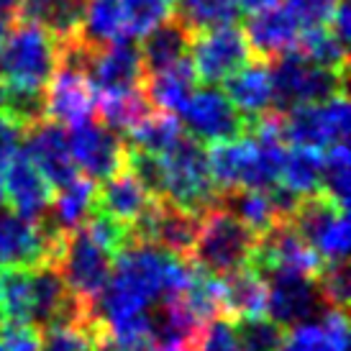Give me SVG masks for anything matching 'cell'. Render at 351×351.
I'll use <instances>...</instances> for the list:
<instances>
[{
	"mask_svg": "<svg viewBox=\"0 0 351 351\" xmlns=\"http://www.w3.org/2000/svg\"><path fill=\"white\" fill-rule=\"evenodd\" d=\"M106 328L95 318L75 326H54L41 331V351H88Z\"/></svg>",
	"mask_w": 351,
	"mask_h": 351,
	"instance_id": "cell-36",
	"label": "cell"
},
{
	"mask_svg": "<svg viewBox=\"0 0 351 351\" xmlns=\"http://www.w3.org/2000/svg\"><path fill=\"white\" fill-rule=\"evenodd\" d=\"M95 193H98L95 180H90L85 175H75L67 185L59 187V193L51 200L49 213L41 218V223L62 236L72 234L95 210Z\"/></svg>",
	"mask_w": 351,
	"mask_h": 351,
	"instance_id": "cell-18",
	"label": "cell"
},
{
	"mask_svg": "<svg viewBox=\"0 0 351 351\" xmlns=\"http://www.w3.org/2000/svg\"><path fill=\"white\" fill-rule=\"evenodd\" d=\"M175 10L177 19L193 34L215 26H228L241 13L236 0H175Z\"/></svg>",
	"mask_w": 351,
	"mask_h": 351,
	"instance_id": "cell-32",
	"label": "cell"
},
{
	"mask_svg": "<svg viewBox=\"0 0 351 351\" xmlns=\"http://www.w3.org/2000/svg\"><path fill=\"white\" fill-rule=\"evenodd\" d=\"M300 23L285 5H272L252 13V19L244 26V39L249 44L252 57L259 62H274L282 57L285 51L298 47L300 36Z\"/></svg>",
	"mask_w": 351,
	"mask_h": 351,
	"instance_id": "cell-17",
	"label": "cell"
},
{
	"mask_svg": "<svg viewBox=\"0 0 351 351\" xmlns=\"http://www.w3.org/2000/svg\"><path fill=\"white\" fill-rule=\"evenodd\" d=\"M218 205L228 213L239 218L241 223L259 236L269 231L274 223H280V215L274 210V203L269 197V190L259 187H239L218 195Z\"/></svg>",
	"mask_w": 351,
	"mask_h": 351,
	"instance_id": "cell-26",
	"label": "cell"
},
{
	"mask_svg": "<svg viewBox=\"0 0 351 351\" xmlns=\"http://www.w3.org/2000/svg\"><path fill=\"white\" fill-rule=\"evenodd\" d=\"M3 39H5V36H0V44H3Z\"/></svg>",
	"mask_w": 351,
	"mask_h": 351,
	"instance_id": "cell-48",
	"label": "cell"
},
{
	"mask_svg": "<svg viewBox=\"0 0 351 351\" xmlns=\"http://www.w3.org/2000/svg\"><path fill=\"white\" fill-rule=\"evenodd\" d=\"M318 193L331 197L336 205L349 208L351 193V156L346 144H333L328 147V154L323 156L321 167V187Z\"/></svg>",
	"mask_w": 351,
	"mask_h": 351,
	"instance_id": "cell-33",
	"label": "cell"
},
{
	"mask_svg": "<svg viewBox=\"0 0 351 351\" xmlns=\"http://www.w3.org/2000/svg\"><path fill=\"white\" fill-rule=\"evenodd\" d=\"M223 85L228 100L239 108V113L249 123L256 116H262L264 110L272 108V75H269V67L262 64L259 59L244 64L231 77H226Z\"/></svg>",
	"mask_w": 351,
	"mask_h": 351,
	"instance_id": "cell-21",
	"label": "cell"
},
{
	"mask_svg": "<svg viewBox=\"0 0 351 351\" xmlns=\"http://www.w3.org/2000/svg\"><path fill=\"white\" fill-rule=\"evenodd\" d=\"M141 39H144V44L138 47V51H141V62H144V75H152V72L172 67L175 62L187 57L193 31L187 29L180 19L169 16L149 34H144Z\"/></svg>",
	"mask_w": 351,
	"mask_h": 351,
	"instance_id": "cell-24",
	"label": "cell"
},
{
	"mask_svg": "<svg viewBox=\"0 0 351 351\" xmlns=\"http://www.w3.org/2000/svg\"><path fill=\"white\" fill-rule=\"evenodd\" d=\"M69 154L77 169H82V175L103 182L108 177H113L116 172L123 169L126 162V141L121 138V134L110 131L103 126L100 121H82L77 126H72L67 136Z\"/></svg>",
	"mask_w": 351,
	"mask_h": 351,
	"instance_id": "cell-12",
	"label": "cell"
},
{
	"mask_svg": "<svg viewBox=\"0 0 351 351\" xmlns=\"http://www.w3.org/2000/svg\"><path fill=\"white\" fill-rule=\"evenodd\" d=\"M323 154L315 147H293L285 154L280 182L298 195H313L321 187Z\"/></svg>",
	"mask_w": 351,
	"mask_h": 351,
	"instance_id": "cell-30",
	"label": "cell"
},
{
	"mask_svg": "<svg viewBox=\"0 0 351 351\" xmlns=\"http://www.w3.org/2000/svg\"><path fill=\"white\" fill-rule=\"evenodd\" d=\"M23 134H26L23 128L0 113V159H8L19 152L23 144Z\"/></svg>",
	"mask_w": 351,
	"mask_h": 351,
	"instance_id": "cell-42",
	"label": "cell"
},
{
	"mask_svg": "<svg viewBox=\"0 0 351 351\" xmlns=\"http://www.w3.org/2000/svg\"><path fill=\"white\" fill-rule=\"evenodd\" d=\"M195 69H193V62L190 57L175 62L172 67H165L159 72H152L144 77L141 82V90L147 100L152 103V108L156 110H167V113H180L182 106L187 103V98L193 95L195 85Z\"/></svg>",
	"mask_w": 351,
	"mask_h": 351,
	"instance_id": "cell-22",
	"label": "cell"
},
{
	"mask_svg": "<svg viewBox=\"0 0 351 351\" xmlns=\"http://www.w3.org/2000/svg\"><path fill=\"white\" fill-rule=\"evenodd\" d=\"M0 351H8V349H5V346H3V341H0Z\"/></svg>",
	"mask_w": 351,
	"mask_h": 351,
	"instance_id": "cell-47",
	"label": "cell"
},
{
	"mask_svg": "<svg viewBox=\"0 0 351 351\" xmlns=\"http://www.w3.org/2000/svg\"><path fill=\"white\" fill-rule=\"evenodd\" d=\"M95 113L100 123L116 134H128L152 113L144 90H95Z\"/></svg>",
	"mask_w": 351,
	"mask_h": 351,
	"instance_id": "cell-25",
	"label": "cell"
},
{
	"mask_svg": "<svg viewBox=\"0 0 351 351\" xmlns=\"http://www.w3.org/2000/svg\"><path fill=\"white\" fill-rule=\"evenodd\" d=\"M287 223L323 262H343L351 249V226L346 208L336 205L323 193L302 195Z\"/></svg>",
	"mask_w": 351,
	"mask_h": 351,
	"instance_id": "cell-5",
	"label": "cell"
},
{
	"mask_svg": "<svg viewBox=\"0 0 351 351\" xmlns=\"http://www.w3.org/2000/svg\"><path fill=\"white\" fill-rule=\"evenodd\" d=\"M64 236L47 234L39 221H26L0 205V267L31 269L44 262L57 264Z\"/></svg>",
	"mask_w": 351,
	"mask_h": 351,
	"instance_id": "cell-11",
	"label": "cell"
},
{
	"mask_svg": "<svg viewBox=\"0 0 351 351\" xmlns=\"http://www.w3.org/2000/svg\"><path fill=\"white\" fill-rule=\"evenodd\" d=\"M269 75H272V108L280 113L295 106L321 103L336 93H346V75L313 64L298 49L285 51L282 57L274 59Z\"/></svg>",
	"mask_w": 351,
	"mask_h": 351,
	"instance_id": "cell-4",
	"label": "cell"
},
{
	"mask_svg": "<svg viewBox=\"0 0 351 351\" xmlns=\"http://www.w3.org/2000/svg\"><path fill=\"white\" fill-rule=\"evenodd\" d=\"M302 57H308L313 64L333 72L346 75V44H343L331 29L326 26H315V29H302L298 36V47Z\"/></svg>",
	"mask_w": 351,
	"mask_h": 351,
	"instance_id": "cell-31",
	"label": "cell"
},
{
	"mask_svg": "<svg viewBox=\"0 0 351 351\" xmlns=\"http://www.w3.org/2000/svg\"><path fill=\"white\" fill-rule=\"evenodd\" d=\"M5 162H8V159H0V205H5V195H3V172H5Z\"/></svg>",
	"mask_w": 351,
	"mask_h": 351,
	"instance_id": "cell-45",
	"label": "cell"
},
{
	"mask_svg": "<svg viewBox=\"0 0 351 351\" xmlns=\"http://www.w3.org/2000/svg\"><path fill=\"white\" fill-rule=\"evenodd\" d=\"M19 5L21 0H0V36H5L19 21Z\"/></svg>",
	"mask_w": 351,
	"mask_h": 351,
	"instance_id": "cell-43",
	"label": "cell"
},
{
	"mask_svg": "<svg viewBox=\"0 0 351 351\" xmlns=\"http://www.w3.org/2000/svg\"><path fill=\"white\" fill-rule=\"evenodd\" d=\"M82 228L90 234V239L106 249L110 256L121 254L126 246L134 244V234H131V226L123 223V221H116L113 215L103 213V210H93L90 218L82 223Z\"/></svg>",
	"mask_w": 351,
	"mask_h": 351,
	"instance_id": "cell-37",
	"label": "cell"
},
{
	"mask_svg": "<svg viewBox=\"0 0 351 351\" xmlns=\"http://www.w3.org/2000/svg\"><path fill=\"white\" fill-rule=\"evenodd\" d=\"M264 285H267V313L282 328L318 321L331 308L318 287V280L311 274L274 269L264 277Z\"/></svg>",
	"mask_w": 351,
	"mask_h": 351,
	"instance_id": "cell-8",
	"label": "cell"
},
{
	"mask_svg": "<svg viewBox=\"0 0 351 351\" xmlns=\"http://www.w3.org/2000/svg\"><path fill=\"white\" fill-rule=\"evenodd\" d=\"M31 269L0 267V323H31Z\"/></svg>",
	"mask_w": 351,
	"mask_h": 351,
	"instance_id": "cell-29",
	"label": "cell"
},
{
	"mask_svg": "<svg viewBox=\"0 0 351 351\" xmlns=\"http://www.w3.org/2000/svg\"><path fill=\"white\" fill-rule=\"evenodd\" d=\"M190 54L195 77L203 80L205 85H218L252 62L244 31L236 29L234 23L193 34Z\"/></svg>",
	"mask_w": 351,
	"mask_h": 351,
	"instance_id": "cell-10",
	"label": "cell"
},
{
	"mask_svg": "<svg viewBox=\"0 0 351 351\" xmlns=\"http://www.w3.org/2000/svg\"><path fill=\"white\" fill-rule=\"evenodd\" d=\"M282 351H349L346 311L328 308L318 321L293 326L285 333Z\"/></svg>",
	"mask_w": 351,
	"mask_h": 351,
	"instance_id": "cell-20",
	"label": "cell"
},
{
	"mask_svg": "<svg viewBox=\"0 0 351 351\" xmlns=\"http://www.w3.org/2000/svg\"><path fill=\"white\" fill-rule=\"evenodd\" d=\"M267 313V285L252 267L223 277V315L249 318Z\"/></svg>",
	"mask_w": 351,
	"mask_h": 351,
	"instance_id": "cell-27",
	"label": "cell"
},
{
	"mask_svg": "<svg viewBox=\"0 0 351 351\" xmlns=\"http://www.w3.org/2000/svg\"><path fill=\"white\" fill-rule=\"evenodd\" d=\"M239 351H282L285 328L267 315H249V318H231Z\"/></svg>",
	"mask_w": 351,
	"mask_h": 351,
	"instance_id": "cell-34",
	"label": "cell"
},
{
	"mask_svg": "<svg viewBox=\"0 0 351 351\" xmlns=\"http://www.w3.org/2000/svg\"><path fill=\"white\" fill-rule=\"evenodd\" d=\"M0 341L8 351H41V331L31 323H0Z\"/></svg>",
	"mask_w": 351,
	"mask_h": 351,
	"instance_id": "cell-41",
	"label": "cell"
},
{
	"mask_svg": "<svg viewBox=\"0 0 351 351\" xmlns=\"http://www.w3.org/2000/svg\"><path fill=\"white\" fill-rule=\"evenodd\" d=\"M254 244V231H249L221 205H213L203 215H197V236L190 252V262L205 272L226 277L249 267Z\"/></svg>",
	"mask_w": 351,
	"mask_h": 351,
	"instance_id": "cell-1",
	"label": "cell"
},
{
	"mask_svg": "<svg viewBox=\"0 0 351 351\" xmlns=\"http://www.w3.org/2000/svg\"><path fill=\"white\" fill-rule=\"evenodd\" d=\"M126 39H141L175 13V0H121Z\"/></svg>",
	"mask_w": 351,
	"mask_h": 351,
	"instance_id": "cell-35",
	"label": "cell"
},
{
	"mask_svg": "<svg viewBox=\"0 0 351 351\" xmlns=\"http://www.w3.org/2000/svg\"><path fill=\"white\" fill-rule=\"evenodd\" d=\"M236 3H239V10H246V13H256V10L280 5V0H236Z\"/></svg>",
	"mask_w": 351,
	"mask_h": 351,
	"instance_id": "cell-44",
	"label": "cell"
},
{
	"mask_svg": "<svg viewBox=\"0 0 351 351\" xmlns=\"http://www.w3.org/2000/svg\"><path fill=\"white\" fill-rule=\"evenodd\" d=\"M23 152L54 190L67 185L77 175V167L69 154L67 134L54 121H41L31 126L23 134Z\"/></svg>",
	"mask_w": 351,
	"mask_h": 351,
	"instance_id": "cell-16",
	"label": "cell"
},
{
	"mask_svg": "<svg viewBox=\"0 0 351 351\" xmlns=\"http://www.w3.org/2000/svg\"><path fill=\"white\" fill-rule=\"evenodd\" d=\"M351 131V113L346 93H336L321 103L295 106L282 113V136L293 147H333L346 144Z\"/></svg>",
	"mask_w": 351,
	"mask_h": 351,
	"instance_id": "cell-6",
	"label": "cell"
},
{
	"mask_svg": "<svg viewBox=\"0 0 351 351\" xmlns=\"http://www.w3.org/2000/svg\"><path fill=\"white\" fill-rule=\"evenodd\" d=\"M180 116H182V131H187L190 138H195L203 147L234 141L239 136H246L249 131V121L239 113V108L218 85H203L193 90Z\"/></svg>",
	"mask_w": 351,
	"mask_h": 351,
	"instance_id": "cell-7",
	"label": "cell"
},
{
	"mask_svg": "<svg viewBox=\"0 0 351 351\" xmlns=\"http://www.w3.org/2000/svg\"><path fill=\"white\" fill-rule=\"evenodd\" d=\"M47 98V121L57 126H77L95 113V90L88 75L72 64H57L44 88Z\"/></svg>",
	"mask_w": 351,
	"mask_h": 351,
	"instance_id": "cell-13",
	"label": "cell"
},
{
	"mask_svg": "<svg viewBox=\"0 0 351 351\" xmlns=\"http://www.w3.org/2000/svg\"><path fill=\"white\" fill-rule=\"evenodd\" d=\"M57 267L67 282L69 293H75L80 300L93 305V300L108 285V277L113 269V256L106 249H100L90 239L88 231L80 226L72 234L64 236Z\"/></svg>",
	"mask_w": 351,
	"mask_h": 351,
	"instance_id": "cell-9",
	"label": "cell"
},
{
	"mask_svg": "<svg viewBox=\"0 0 351 351\" xmlns=\"http://www.w3.org/2000/svg\"><path fill=\"white\" fill-rule=\"evenodd\" d=\"M165 197L187 213L203 215L218 205V187L208 167V149L195 138H180L167 154H162Z\"/></svg>",
	"mask_w": 351,
	"mask_h": 351,
	"instance_id": "cell-3",
	"label": "cell"
},
{
	"mask_svg": "<svg viewBox=\"0 0 351 351\" xmlns=\"http://www.w3.org/2000/svg\"><path fill=\"white\" fill-rule=\"evenodd\" d=\"M154 351H187V349H154Z\"/></svg>",
	"mask_w": 351,
	"mask_h": 351,
	"instance_id": "cell-46",
	"label": "cell"
},
{
	"mask_svg": "<svg viewBox=\"0 0 351 351\" xmlns=\"http://www.w3.org/2000/svg\"><path fill=\"white\" fill-rule=\"evenodd\" d=\"M185 136L182 123L175 113H167V110H152L141 123L128 131V144L126 147L141 149L149 154L162 156L169 149L175 147L180 138Z\"/></svg>",
	"mask_w": 351,
	"mask_h": 351,
	"instance_id": "cell-28",
	"label": "cell"
},
{
	"mask_svg": "<svg viewBox=\"0 0 351 351\" xmlns=\"http://www.w3.org/2000/svg\"><path fill=\"white\" fill-rule=\"evenodd\" d=\"M3 195L10 205L13 213H19L26 221H41L49 213L51 200H54V187L44 180L39 169L34 167L26 152L19 149L5 162L3 172Z\"/></svg>",
	"mask_w": 351,
	"mask_h": 351,
	"instance_id": "cell-14",
	"label": "cell"
},
{
	"mask_svg": "<svg viewBox=\"0 0 351 351\" xmlns=\"http://www.w3.org/2000/svg\"><path fill=\"white\" fill-rule=\"evenodd\" d=\"M59 64V44L29 21L13 23L0 44V82L44 90Z\"/></svg>",
	"mask_w": 351,
	"mask_h": 351,
	"instance_id": "cell-2",
	"label": "cell"
},
{
	"mask_svg": "<svg viewBox=\"0 0 351 351\" xmlns=\"http://www.w3.org/2000/svg\"><path fill=\"white\" fill-rule=\"evenodd\" d=\"M339 0H287L285 8L295 16L300 23V29H315V26H326L331 19L333 8Z\"/></svg>",
	"mask_w": 351,
	"mask_h": 351,
	"instance_id": "cell-40",
	"label": "cell"
},
{
	"mask_svg": "<svg viewBox=\"0 0 351 351\" xmlns=\"http://www.w3.org/2000/svg\"><path fill=\"white\" fill-rule=\"evenodd\" d=\"M82 19L85 0H21L19 5V21L47 29L59 47L77 39Z\"/></svg>",
	"mask_w": 351,
	"mask_h": 351,
	"instance_id": "cell-19",
	"label": "cell"
},
{
	"mask_svg": "<svg viewBox=\"0 0 351 351\" xmlns=\"http://www.w3.org/2000/svg\"><path fill=\"white\" fill-rule=\"evenodd\" d=\"M318 280V287H321L323 298L331 308H339V311H346L349 308V298H351V277H349V264L346 259L343 262H328L323 264L321 274L315 277Z\"/></svg>",
	"mask_w": 351,
	"mask_h": 351,
	"instance_id": "cell-39",
	"label": "cell"
},
{
	"mask_svg": "<svg viewBox=\"0 0 351 351\" xmlns=\"http://www.w3.org/2000/svg\"><path fill=\"white\" fill-rule=\"evenodd\" d=\"M152 200L154 197L144 190V185L123 167L113 177L103 180V185L95 193V210H103V213L113 215L116 221L131 226L147 210V205Z\"/></svg>",
	"mask_w": 351,
	"mask_h": 351,
	"instance_id": "cell-23",
	"label": "cell"
},
{
	"mask_svg": "<svg viewBox=\"0 0 351 351\" xmlns=\"http://www.w3.org/2000/svg\"><path fill=\"white\" fill-rule=\"evenodd\" d=\"M187 351H239L234 333V321L228 315H215L197 328L195 339Z\"/></svg>",
	"mask_w": 351,
	"mask_h": 351,
	"instance_id": "cell-38",
	"label": "cell"
},
{
	"mask_svg": "<svg viewBox=\"0 0 351 351\" xmlns=\"http://www.w3.org/2000/svg\"><path fill=\"white\" fill-rule=\"evenodd\" d=\"M144 62L134 39L113 41L93 49L88 62V80L93 90H134L144 82Z\"/></svg>",
	"mask_w": 351,
	"mask_h": 351,
	"instance_id": "cell-15",
	"label": "cell"
}]
</instances>
